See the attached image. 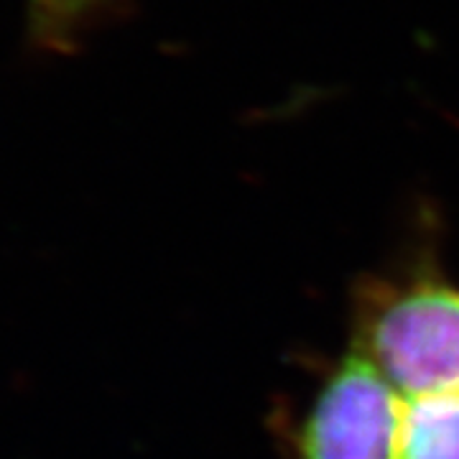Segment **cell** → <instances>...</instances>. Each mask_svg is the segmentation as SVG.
Wrapping results in <instances>:
<instances>
[{
    "label": "cell",
    "instance_id": "obj_1",
    "mask_svg": "<svg viewBox=\"0 0 459 459\" xmlns=\"http://www.w3.org/2000/svg\"><path fill=\"white\" fill-rule=\"evenodd\" d=\"M352 347L409 401L459 394V286L431 271L368 281L355 299Z\"/></svg>",
    "mask_w": 459,
    "mask_h": 459
},
{
    "label": "cell",
    "instance_id": "obj_2",
    "mask_svg": "<svg viewBox=\"0 0 459 459\" xmlns=\"http://www.w3.org/2000/svg\"><path fill=\"white\" fill-rule=\"evenodd\" d=\"M406 398L360 350L329 370L296 437L299 459H401Z\"/></svg>",
    "mask_w": 459,
    "mask_h": 459
},
{
    "label": "cell",
    "instance_id": "obj_3",
    "mask_svg": "<svg viewBox=\"0 0 459 459\" xmlns=\"http://www.w3.org/2000/svg\"><path fill=\"white\" fill-rule=\"evenodd\" d=\"M401 459H459V394L406 398Z\"/></svg>",
    "mask_w": 459,
    "mask_h": 459
},
{
    "label": "cell",
    "instance_id": "obj_4",
    "mask_svg": "<svg viewBox=\"0 0 459 459\" xmlns=\"http://www.w3.org/2000/svg\"><path fill=\"white\" fill-rule=\"evenodd\" d=\"M120 0H47L44 13L26 26L29 41L47 54H69L77 49L82 33L113 13Z\"/></svg>",
    "mask_w": 459,
    "mask_h": 459
},
{
    "label": "cell",
    "instance_id": "obj_5",
    "mask_svg": "<svg viewBox=\"0 0 459 459\" xmlns=\"http://www.w3.org/2000/svg\"><path fill=\"white\" fill-rule=\"evenodd\" d=\"M44 8H47V0H26V26L36 23L44 13Z\"/></svg>",
    "mask_w": 459,
    "mask_h": 459
}]
</instances>
